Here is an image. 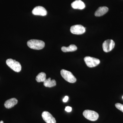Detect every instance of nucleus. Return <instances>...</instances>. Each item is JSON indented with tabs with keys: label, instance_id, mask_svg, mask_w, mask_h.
<instances>
[{
	"label": "nucleus",
	"instance_id": "obj_1",
	"mask_svg": "<svg viewBox=\"0 0 123 123\" xmlns=\"http://www.w3.org/2000/svg\"><path fill=\"white\" fill-rule=\"evenodd\" d=\"M27 45L29 48L35 50H41L45 46L44 42L41 40L31 39L27 42Z\"/></svg>",
	"mask_w": 123,
	"mask_h": 123
},
{
	"label": "nucleus",
	"instance_id": "obj_2",
	"mask_svg": "<svg viewBox=\"0 0 123 123\" xmlns=\"http://www.w3.org/2000/svg\"><path fill=\"white\" fill-rule=\"evenodd\" d=\"M7 65L11 69L16 72H19L21 70V64L18 62L12 59H8L6 61Z\"/></svg>",
	"mask_w": 123,
	"mask_h": 123
},
{
	"label": "nucleus",
	"instance_id": "obj_3",
	"mask_svg": "<svg viewBox=\"0 0 123 123\" xmlns=\"http://www.w3.org/2000/svg\"><path fill=\"white\" fill-rule=\"evenodd\" d=\"M61 74L62 77L66 81L69 83H75L77 79L71 72L68 70L62 69L61 71Z\"/></svg>",
	"mask_w": 123,
	"mask_h": 123
},
{
	"label": "nucleus",
	"instance_id": "obj_4",
	"mask_svg": "<svg viewBox=\"0 0 123 123\" xmlns=\"http://www.w3.org/2000/svg\"><path fill=\"white\" fill-rule=\"evenodd\" d=\"M83 115L86 118L91 121H96L99 117V115L97 112L91 110H85Z\"/></svg>",
	"mask_w": 123,
	"mask_h": 123
},
{
	"label": "nucleus",
	"instance_id": "obj_5",
	"mask_svg": "<svg viewBox=\"0 0 123 123\" xmlns=\"http://www.w3.org/2000/svg\"><path fill=\"white\" fill-rule=\"evenodd\" d=\"M84 61L86 65L89 68H93L98 66L100 63V60L98 59L90 56H86Z\"/></svg>",
	"mask_w": 123,
	"mask_h": 123
},
{
	"label": "nucleus",
	"instance_id": "obj_6",
	"mask_svg": "<svg viewBox=\"0 0 123 123\" xmlns=\"http://www.w3.org/2000/svg\"><path fill=\"white\" fill-rule=\"evenodd\" d=\"M115 43L113 40L108 39L104 42L103 44V48L105 52H108L112 50L114 48Z\"/></svg>",
	"mask_w": 123,
	"mask_h": 123
},
{
	"label": "nucleus",
	"instance_id": "obj_7",
	"mask_svg": "<svg viewBox=\"0 0 123 123\" xmlns=\"http://www.w3.org/2000/svg\"><path fill=\"white\" fill-rule=\"evenodd\" d=\"M70 32L76 35H81L86 31L85 28L81 25H76L70 27Z\"/></svg>",
	"mask_w": 123,
	"mask_h": 123
},
{
	"label": "nucleus",
	"instance_id": "obj_8",
	"mask_svg": "<svg viewBox=\"0 0 123 123\" xmlns=\"http://www.w3.org/2000/svg\"><path fill=\"white\" fill-rule=\"evenodd\" d=\"M42 117L46 123H56L55 118L48 111H43L42 114Z\"/></svg>",
	"mask_w": 123,
	"mask_h": 123
},
{
	"label": "nucleus",
	"instance_id": "obj_9",
	"mask_svg": "<svg viewBox=\"0 0 123 123\" xmlns=\"http://www.w3.org/2000/svg\"><path fill=\"white\" fill-rule=\"evenodd\" d=\"M34 15L46 16L47 14V11L44 7L42 6H37L34 8L32 11Z\"/></svg>",
	"mask_w": 123,
	"mask_h": 123
},
{
	"label": "nucleus",
	"instance_id": "obj_10",
	"mask_svg": "<svg viewBox=\"0 0 123 123\" xmlns=\"http://www.w3.org/2000/svg\"><path fill=\"white\" fill-rule=\"evenodd\" d=\"M71 6L73 8L83 9L85 7V5L83 1L81 0H76L71 4Z\"/></svg>",
	"mask_w": 123,
	"mask_h": 123
},
{
	"label": "nucleus",
	"instance_id": "obj_11",
	"mask_svg": "<svg viewBox=\"0 0 123 123\" xmlns=\"http://www.w3.org/2000/svg\"><path fill=\"white\" fill-rule=\"evenodd\" d=\"M18 102L17 99L16 98H10L6 101L4 104L5 107L6 108L9 109L14 106Z\"/></svg>",
	"mask_w": 123,
	"mask_h": 123
},
{
	"label": "nucleus",
	"instance_id": "obj_12",
	"mask_svg": "<svg viewBox=\"0 0 123 123\" xmlns=\"http://www.w3.org/2000/svg\"><path fill=\"white\" fill-rule=\"evenodd\" d=\"M108 11V8L107 7H99L95 13V15L96 17H101L105 14Z\"/></svg>",
	"mask_w": 123,
	"mask_h": 123
},
{
	"label": "nucleus",
	"instance_id": "obj_13",
	"mask_svg": "<svg viewBox=\"0 0 123 123\" xmlns=\"http://www.w3.org/2000/svg\"><path fill=\"white\" fill-rule=\"evenodd\" d=\"M43 85L46 87L51 88L56 85V82L54 79L51 80L50 78H49L43 82Z\"/></svg>",
	"mask_w": 123,
	"mask_h": 123
},
{
	"label": "nucleus",
	"instance_id": "obj_14",
	"mask_svg": "<svg viewBox=\"0 0 123 123\" xmlns=\"http://www.w3.org/2000/svg\"><path fill=\"white\" fill-rule=\"evenodd\" d=\"M77 49V46L74 44H71L68 47H63L61 48L62 50L64 52L75 51Z\"/></svg>",
	"mask_w": 123,
	"mask_h": 123
},
{
	"label": "nucleus",
	"instance_id": "obj_15",
	"mask_svg": "<svg viewBox=\"0 0 123 123\" xmlns=\"http://www.w3.org/2000/svg\"><path fill=\"white\" fill-rule=\"evenodd\" d=\"M46 74L45 73L41 72L38 74L36 79L37 82H43L46 80Z\"/></svg>",
	"mask_w": 123,
	"mask_h": 123
},
{
	"label": "nucleus",
	"instance_id": "obj_16",
	"mask_svg": "<svg viewBox=\"0 0 123 123\" xmlns=\"http://www.w3.org/2000/svg\"><path fill=\"white\" fill-rule=\"evenodd\" d=\"M115 106L117 109L123 112V104L119 103H116L115 104Z\"/></svg>",
	"mask_w": 123,
	"mask_h": 123
},
{
	"label": "nucleus",
	"instance_id": "obj_17",
	"mask_svg": "<svg viewBox=\"0 0 123 123\" xmlns=\"http://www.w3.org/2000/svg\"><path fill=\"white\" fill-rule=\"evenodd\" d=\"M65 111L68 112H70L72 111V108L71 107L66 106L65 108Z\"/></svg>",
	"mask_w": 123,
	"mask_h": 123
},
{
	"label": "nucleus",
	"instance_id": "obj_18",
	"mask_svg": "<svg viewBox=\"0 0 123 123\" xmlns=\"http://www.w3.org/2000/svg\"><path fill=\"white\" fill-rule=\"evenodd\" d=\"M68 96H66L63 99V101L64 102H66L68 99Z\"/></svg>",
	"mask_w": 123,
	"mask_h": 123
},
{
	"label": "nucleus",
	"instance_id": "obj_19",
	"mask_svg": "<svg viewBox=\"0 0 123 123\" xmlns=\"http://www.w3.org/2000/svg\"><path fill=\"white\" fill-rule=\"evenodd\" d=\"M0 123H4V121H0Z\"/></svg>",
	"mask_w": 123,
	"mask_h": 123
},
{
	"label": "nucleus",
	"instance_id": "obj_20",
	"mask_svg": "<svg viewBox=\"0 0 123 123\" xmlns=\"http://www.w3.org/2000/svg\"></svg>",
	"mask_w": 123,
	"mask_h": 123
}]
</instances>
